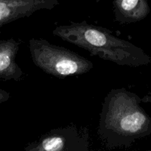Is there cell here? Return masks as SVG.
Listing matches in <instances>:
<instances>
[{
    "instance_id": "obj_1",
    "label": "cell",
    "mask_w": 151,
    "mask_h": 151,
    "mask_svg": "<svg viewBox=\"0 0 151 151\" xmlns=\"http://www.w3.org/2000/svg\"><path fill=\"white\" fill-rule=\"evenodd\" d=\"M151 132V119L140 98L125 88L112 89L104 100L98 135L107 149L127 148Z\"/></svg>"
},
{
    "instance_id": "obj_2",
    "label": "cell",
    "mask_w": 151,
    "mask_h": 151,
    "mask_svg": "<svg viewBox=\"0 0 151 151\" xmlns=\"http://www.w3.org/2000/svg\"><path fill=\"white\" fill-rule=\"evenodd\" d=\"M52 34L89 52L91 56L120 66H139L149 61L144 52L132 43L115 37L106 28L90 24L85 21L59 25Z\"/></svg>"
},
{
    "instance_id": "obj_3",
    "label": "cell",
    "mask_w": 151,
    "mask_h": 151,
    "mask_svg": "<svg viewBox=\"0 0 151 151\" xmlns=\"http://www.w3.org/2000/svg\"><path fill=\"white\" fill-rule=\"evenodd\" d=\"M29 48L34 64L57 78L83 75L94 67L91 60L43 38L29 40Z\"/></svg>"
},
{
    "instance_id": "obj_4",
    "label": "cell",
    "mask_w": 151,
    "mask_h": 151,
    "mask_svg": "<svg viewBox=\"0 0 151 151\" xmlns=\"http://www.w3.org/2000/svg\"><path fill=\"white\" fill-rule=\"evenodd\" d=\"M89 136L86 128L75 125L55 128L38 140L27 145L26 151H88Z\"/></svg>"
},
{
    "instance_id": "obj_5",
    "label": "cell",
    "mask_w": 151,
    "mask_h": 151,
    "mask_svg": "<svg viewBox=\"0 0 151 151\" xmlns=\"http://www.w3.org/2000/svg\"><path fill=\"white\" fill-rule=\"evenodd\" d=\"M59 0H0V27L40 10H52Z\"/></svg>"
},
{
    "instance_id": "obj_6",
    "label": "cell",
    "mask_w": 151,
    "mask_h": 151,
    "mask_svg": "<svg viewBox=\"0 0 151 151\" xmlns=\"http://www.w3.org/2000/svg\"><path fill=\"white\" fill-rule=\"evenodd\" d=\"M19 43L13 38L0 40V80L19 81L24 73L16 61Z\"/></svg>"
},
{
    "instance_id": "obj_7",
    "label": "cell",
    "mask_w": 151,
    "mask_h": 151,
    "mask_svg": "<svg viewBox=\"0 0 151 151\" xmlns=\"http://www.w3.org/2000/svg\"><path fill=\"white\" fill-rule=\"evenodd\" d=\"M113 5L116 21L122 24L142 20L150 12L147 0H114Z\"/></svg>"
},
{
    "instance_id": "obj_8",
    "label": "cell",
    "mask_w": 151,
    "mask_h": 151,
    "mask_svg": "<svg viewBox=\"0 0 151 151\" xmlns=\"http://www.w3.org/2000/svg\"><path fill=\"white\" fill-rule=\"evenodd\" d=\"M10 94L7 91L0 88V103H4L10 99Z\"/></svg>"
}]
</instances>
